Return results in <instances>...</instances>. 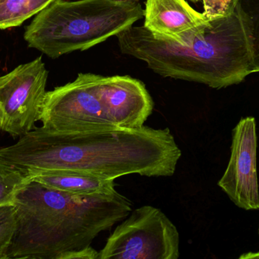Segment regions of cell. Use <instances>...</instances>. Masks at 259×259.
I'll return each instance as SVG.
<instances>
[{"instance_id":"5b68a950","label":"cell","mask_w":259,"mask_h":259,"mask_svg":"<svg viewBox=\"0 0 259 259\" xmlns=\"http://www.w3.org/2000/svg\"><path fill=\"white\" fill-rule=\"evenodd\" d=\"M178 228L158 208L143 205L131 211L99 252V259H178Z\"/></svg>"},{"instance_id":"4fadbf2b","label":"cell","mask_w":259,"mask_h":259,"mask_svg":"<svg viewBox=\"0 0 259 259\" xmlns=\"http://www.w3.org/2000/svg\"><path fill=\"white\" fill-rule=\"evenodd\" d=\"M32 181L31 175L0 160V206L14 205L20 192Z\"/></svg>"},{"instance_id":"8992f818","label":"cell","mask_w":259,"mask_h":259,"mask_svg":"<svg viewBox=\"0 0 259 259\" xmlns=\"http://www.w3.org/2000/svg\"><path fill=\"white\" fill-rule=\"evenodd\" d=\"M101 76L79 73L73 82L47 91L39 119L42 127L56 132L118 129L105 115L99 97Z\"/></svg>"},{"instance_id":"ffe728a7","label":"cell","mask_w":259,"mask_h":259,"mask_svg":"<svg viewBox=\"0 0 259 259\" xmlns=\"http://www.w3.org/2000/svg\"><path fill=\"white\" fill-rule=\"evenodd\" d=\"M258 232H259V230H258Z\"/></svg>"},{"instance_id":"30bf717a","label":"cell","mask_w":259,"mask_h":259,"mask_svg":"<svg viewBox=\"0 0 259 259\" xmlns=\"http://www.w3.org/2000/svg\"><path fill=\"white\" fill-rule=\"evenodd\" d=\"M145 28L178 44L187 42L207 21L186 0H146Z\"/></svg>"},{"instance_id":"3957f363","label":"cell","mask_w":259,"mask_h":259,"mask_svg":"<svg viewBox=\"0 0 259 259\" xmlns=\"http://www.w3.org/2000/svg\"><path fill=\"white\" fill-rule=\"evenodd\" d=\"M116 36L121 53L163 77L220 89L257 72L247 28L234 6L226 15L208 18L184 44L153 34L143 25Z\"/></svg>"},{"instance_id":"52a82bcc","label":"cell","mask_w":259,"mask_h":259,"mask_svg":"<svg viewBox=\"0 0 259 259\" xmlns=\"http://www.w3.org/2000/svg\"><path fill=\"white\" fill-rule=\"evenodd\" d=\"M48 71L42 57L0 77V130L20 138L40 119Z\"/></svg>"},{"instance_id":"2e32d148","label":"cell","mask_w":259,"mask_h":259,"mask_svg":"<svg viewBox=\"0 0 259 259\" xmlns=\"http://www.w3.org/2000/svg\"><path fill=\"white\" fill-rule=\"evenodd\" d=\"M202 2L203 15L207 18L226 15L233 8V0H202Z\"/></svg>"},{"instance_id":"d6986e66","label":"cell","mask_w":259,"mask_h":259,"mask_svg":"<svg viewBox=\"0 0 259 259\" xmlns=\"http://www.w3.org/2000/svg\"><path fill=\"white\" fill-rule=\"evenodd\" d=\"M258 258H259V252H258Z\"/></svg>"},{"instance_id":"7c38bea8","label":"cell","mask_w":259,"mask_h":259,"mask_svg":"<svg viewBox=\"0 0 259 259\" xmlns=\"http://www.w3.org/2000/svg\"><path fill=\"white\" fill-rule=\"evenodd\" d=\"M56 0H0V29L21 25Z\"/></svg>"},{"instance_id":"9a60e30c","label":"cell","mask_w":259,"mask_h":259,"mask_svg":"<svg viewBox=\"0 0 259 259\" xmlns=\"http://www.w3.org/2000/svg\"><path fill=\"white\" fill-rule=\"evenodd\" d=\"M15 205L0 206V259H9V248L15 234Z\"/></svg>"},{"instance_id":"7a4b0ae2","label":"cell","mask_w":259,"mask_h":259,"mask_svg":"<svg viewBox=\"0 0 259 259\" xmlns=\"http://www.w3.org/2000/svg\"><path fill=\"white\" fill-rule=\"evenodd\" d=\"M14 205L16 225L9 259H69L132 211L131 201L117 190L80 196L36 181L20 192Z\"/></svg>"},{"instance_id":"ac0fdd59","label":"cell","mask_w":259,"mask_h":259,"mask_svg":"<svg viewBox=\"0 0 259 259\" xmlns=\"http://www.w3.org/2000/svg\"><path fill=\"white\" fill-rule=\"evenodd\" d=\"M190 1L193 2V3H197L199 0H190Z\"/></svg>"},{"instance_id":"277c9868","label":"cell","mask_w":259,"mask_h":259,"mask_svg":"<svg viewBox=\"0 0 259 259\" xmlns=\"http://www.w3.org/2000/svg\"><path fill=\"white\" fill-rule=\"evenodd\" d=\"M143 17L139 2L56 0L36 15L24 38L29 47L56 59L98 45Z\"/></svg>"},{"instance_id":"5bb4252c","label":"cell","mask_w":259,"mask_h":259,"mask_svg":"<svg viewBox=\"0 0 259 259\" xmlns=\"http://www.w3.org/2000/svg\"><path fill=\"white\" fill-rule=\"evenodd\" d=\"M232 3L247 28L254 62L259 72V0H233Z\"/></svg>"},{"instance_id":"9c48e42d","label":"cell","mask_w":259,"mask_h":259,"mask_svg":"<svg viewBox=\"0 0 259 259\" xmlns=\"http://www.w3.org/2000/svg\"><path fill=\"white\" fill-rule=\"evenodd\" d=\"M98 95L108 120L123 129L144 126L155 105L144 83L129 76H102Z\"/></svg>"},{"instance_id":"ba28073f","label":"cell","mask_w":259,"mask_h":259,"mask_svg":"<svg viewBox=\"0 0 259 259\" xmlns=\"http://www.w3.org/2000/svg\"><path fill=\"white\" fill-rule=\"evenodd\" d=\"M219 187L239 208L246 211L259 209L256 123L254 117L242 118L234 128L231 158Z\"/></svg>"},{"instance_id":"8fae6325","label":"cell","mask_w":259,"mask_h":259,"mask_svg":"<svg viewBox=\"0 0 259 259\" xmlns=\"http://www.w3.org/2000/svg\"><path fill=\"white\" fill-rule=\"evenodd\" d=\"M33 181L53 190L80 196L110 193L116 190L115 179H104L89 173L68 170L36 173L33 176Z\"/></svg>"},{"instance_id":"e0dca14e","label":"cell","mask_w":259,"mask_h":259,"mask_svg":"<svg viewBox=\"0 0 259 259\" xmlns=\"http://www.w3.org/2000/svg\"><path fill=\"white\" fill-rule=\"evenodd\" d=\"M122 1H127V2H139V0H122Z\"/></svg>"},{"instance_id":"6da1fadb","label":"cell","mask_w":259,"mask_h":259,"mask_svg":"<svg viewBox=\"0 0 259 259\" xmlns=\"http://www.w3.org/2000/svg\"><path fill=\"white\" fill-rule=\"evenodd\" d=\"M181 150L169 128L56 132L34 128L0 147V160L28 174L68 170L116 179L175 174Z\"/></svg>"}]
</instances>
